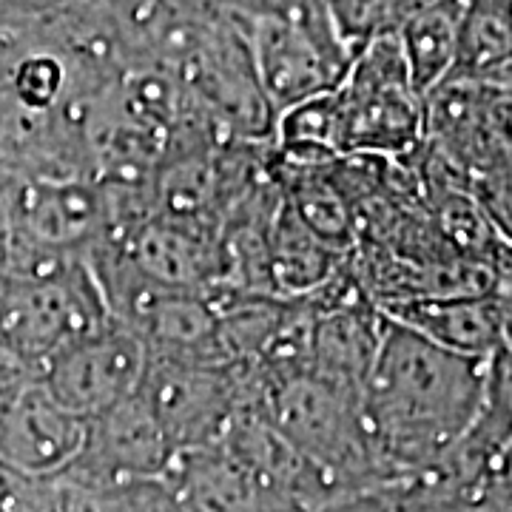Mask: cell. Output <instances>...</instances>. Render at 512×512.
<instances>
[{"mask_svg":"<svg viewBox=\"0 0 512 512\" xmlns=\"http://www.w3.org/2000/svg\"><path fill=\"white\" fill-rule=\"evenodd\" d=\"M490 359L441 348L384 316L362 410L387 481L433 470L484 413Z\"/></svg>","mask_w":512,"mask_h":512,"instance_id":"obj_1","label":"cell"},{"mask_svg":"<svg viewBox=\"0 0 512 512\" xmlns=\"http://www.w3.org/2000/svg\"><path fill=\"white\" fill-rule=\"evenodd\" d=\"M228 12L276 117L336 92L345 80L353 55L333 26L328 3H228Z\"/></svg>","mask_w":512,"mask_h":512,"instance_id":"obj_2","label":"cell"},{"mask_svg":"<svg viewBox=\"0 0 512 512\" xmlns=\"http://www.w3.org/2000/svg\"><path fill=\"white\" fill-rule=\"evenodd\" d=\"M330 151L336 160H402L424 146L427 103L410 83L396 37L370 43L328 94Z\"/></svg>","mask_w":512,"mask_h":512,"instance_id":"obj_3","label":"cell"},{"mask_svg":"<svg viewBox=\"0 0 512 512\" xmlns=\"http://www.w3.org/2000/svg\"><path fill=\"white\" fill-rule=\"evenodd\" d=\"M148 353L143 342L117 322L92 336L77 339L40 367L37 382L60 407L80 421H92L106 410L137 396L146 376Z\"/></svg>","mask_w":512,"mask_h":512,"instance_id":"obj_4","label":"cell"},{"mask_svg":"<svg viewBox=\"0 0 512 512\" xmlns=\"http://www.w3.org/2000/svg\"><path fill=\"white\" fill-rule=\"evenodd\" d=\"M83 424V447L63 470L77 481L103 487L163 481L177 458L140 393Z\"/></svg>","mask_w":512,"mask_h":512,"instance_id":"obj_5","label":"cell"},{"mask_svg":"<svg viewBox=\"0 0 512 512\" xmlns=\"http://www.w3.org/2000/svg\"><path fill=\"white\" fill-rule=\"evenodd\" d=\"M86 424L29 379L0 396V464L29 478H52L83 447Z\"/></svg>","mask_w":512,"mask_h":512,"instance_id":"obj_6","label":"cell"},{"mask_svg":"<svg viewBox=\"0 0 512 512\" xmlns=\"http://www.w3.org/2000/svg\"><path fill=\"white\" fill-rule=\"evenodd\" d=\"M163 484L185 512H305L222 444L180 453Z\"/></svg>","mask_w":512,"mask_h":512,"instance_id":"obj_7","label":"cell"},{"mask_svg":"<svg viewBox=\"0 0 512 512\" xmlns=\"http://www.w3.org/2000/svg\"><path fill=\"white\" fill-rule=\"evenodd\" d=\"M384 316L419 336L436 342L441 348L493 359L501 345V322L490 293H464V296H439V299H416L384 308Z\"/></svg>","mask_w":512,"mask_h":512,"instance_id":"obj_8","label":"cell"},{"mask_svg":"<svg viewBox=\"0 0 512 512\" xmlns=\"http://www.w3.org/2000/svg\"><path fill=\"white\" fill-rule=\"evenodd\" d=\"M461 12L464 3H413L396 35L410 83L424 100L453 72Z\"/></svg>","mask_w":512,"mask_h":512,"instance_id":"obj_9","label":"cell"},{"mask_svg":"<svg viewBox=\"0 0 512 512\" xmlns=\"http://www.w3.org/2000/svg\"><path fill=\"white\" fill-rule=\"evenodd\" d=\"M512 66V3H464L450 83H484Z\"/></svg>","mask_w":512,"mask_h":512,"instance_id":"obj_10","label":"cell"},{"mask_svg":"<svg viewBox=\"0 0 512 512\" xmlns=\"http://www.w3.org/2000/svg\"><path fill=\"white\" fill-rule=\"evenodd\" d=\"M328 9L336 32L356 60L370 43L399 35L413 3H328Z\"/></svg>","mask_w":512,"mask_h":512,"instance_id":"obj_11","label":"cell"},{"mask_svg":"<svg viewBox=\"0 0 512 512\" xmlns=\"http://www.w3.org/2000/svg\"><path fill=\"white\" fill-rule=\"evenodd\" d=\"M0 512H23V510H12V507H0Z\"/></svg>","mask_w":512,"mask_h":512,"instance_id":"obj_12","label":"cell"}]
</instances>
